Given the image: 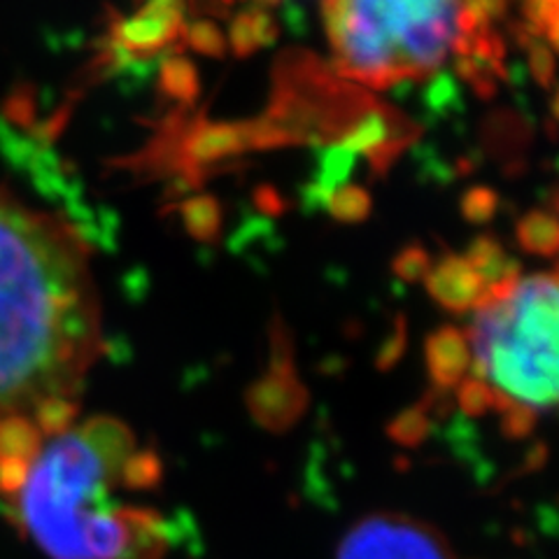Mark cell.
<instances>
[{"label": "cell", "instance_id": "obj_1", "mask_svg": "<svg viewBox=\"0 0 559 559\" xmlns=\"http://www.w3.org/2000/svg\"><path fill=\"white\" fill-rule=\"evenodd\" d=\"M159 476L124 423L75 404L0 425V501L51 559H164L166 520L127 499Z\"/></svg>", "mask_w": 559, "mask_h": 559}, {"label": "cell", "instance_id": "obj_2", "mask_svg": "<svg viewBox=\"0 0 559 559\" xmlns=\"http://www.w3.org/2000/svg\"><path fill=\"white\" fill-rule=\"evenodd\" d=\"M103 349L90 252L0 189V425L75 404Z\"/></svg>", "mask_w": 559, "mask_h": 559}, {"label": "cell", "instance_id": "obj_3", "mask_svg": "<svg viewBox=\"0 0 559 559\" xmlns=\"http://www.w3.org/2000/svg\"><path fill=\"white\" fill-rule=\"evenodd\" d=\"M474 378L495 408L527 413L559 406V280L520 277L501 299L485 301L471 324Z\"/></svg>", "mask_w": 559, "mask_h": 559}, {"label": "cell", "instance_id": "obj_4", "mask_svg": "<svg viewBox=\"0 0 559 559\" xmlns=\"http://www.w3.org/2000/svg\"><path fill=\"white\" fill-rule=\"evenodd\" d=\"M462 0H322L338 75L373 90L431 75L460 38Z\"/></svg>", "mask_w": 559, "mask_h": 559}, {"label": "cell", "instance_id": "obj_5", "mask_svg": "<svg viewBox=\"0 0 559 559\" xmlns=\"http://www.w3.org/2000/svg\"><path fill=\"white\" fill-rule=\"evenodd\" d=\"M336 559H457V555L433 524L406 513L376 511L343 534Z\"/></svg>", "mask_w": 559, "mask_h": 559}, {"label": "cell", "instance_id": "obj_6", "mask_svg": "<svg viewBox=\"0 0 559 559\" xmlns=\"http://www.w3.org/2000/svg\"><path fill=\"white\" fill-rule=\"evenodd\" d=\"M252 417L269 431L292 429L308 406V392L294 366V349L285 324L275 320L271 334V366L245 394Z\"/></svg>", "mask_w": 559, "mask_h": 559}, {"label": "cell", "instance_id": "obj_7", "mask_svg": "<svg viewBox=\"0 0 559 559\" xmlns=\"http://www.w3.org/2000/svg\"><path fill=\"white\" fill-rule=\"evenodd\" d=\"M250 150H264L259 121H236V124H207V121L203 124L201 121L185 140V154L194 168L226 162Z\"/></svg>", "mask_w": 559, "mask_h": 559}, {"label": "cell", "instance_id": "obj_8", "mask_svg": "<svg viewBox=\"0 0 559 559\" xmlns=\"http://www.w3.org/2000/svg\"><path fill=\"white\" fill-rule=\"evenodd\" d=\"M427 292L445 310L466 312L471 308L483 306L487 285L464 257L448 254L427 275Z\"/></svg>", "mask_w": 559, "mask_h": 559}, {"label": "cell", "instance_id": "obj_9", "mask_svg": "<svg viewBox=\"0 0 559 559\" xmlns=\"http://www.w3.org/2000/svg\"><path fill=\"white\" fill-rule=\"evenodd\" d=\"M427 369L436 388L452 390L464 382L471 366V345L462 329L441 326L429 334L425 343Z\"/></svg>", "mask_w": 559, "mask_h": 559}, {"label": "cell", "instance_id": "obj_10", "mask_svg": "<svg viewBox=\"0 0 559 559\" xmlns=\"http://www.w3.org/2000/svg\"><path fill=\"white\" fill-rule=\"evenodd\" d=\"M277 38H280L277 22L261 8L245 10L231 22L229 43H231L234 55L240 59L257 55L259 49L273 45Z\"/></svg>", "mask_w": 559, "mask_h": 559}, {"label": "cell", "instance_id": "obj_11", "mask_svg": "<svg viewBox=\"0 0 559 559\" xmlns=\"http://www.w3.org/2000/svg\"><path fill=\"white\" fill-rule=\"evenodd\" d=\"M464 259L483 277L487 289L501 283H515V280H520L518 261L506 254L501 245L489 236H480L471 242Z\"/></svg>", "mask_w": 559, "mask_h": 559}, {"label": "cell", "instance_id": "obj_12", "mask_svg": "<svg viewBox=\"0 0 559 559\" xmlns=\"http://www.w3.org/2000/svg\"><path fill=\"white\" fill-rule=\"evenodd\" d=\"M515 238L520 248L536 257H557L559 254V217L546 210H530L518 226Z\"/></svg>", "mask_w": 559, "mask_h": 559}, {"label": "cell", "instance_id": "obj_13", "mask_svg": "<svg viewBox=\"0 0 559 559\" xmlns=\"http://www.w3.org/2000/svg\"><path fill=\"white\" fill-rule=\"evenodd\" d=\"M324 210L338 224H359L364 219H369L373 201L366 189L357 185H343L336 191H331Z\"/></svg>", "mask_w": 559, "mask_h": 559}, {"label": "cell", "instance_id": "obj_14", "mask_svg": "<svg viewBox=\"0 0 559 559\" xmlns=\"http://www.w3.org/2000/svg\"><path fill=\"white\" fill-rule=\"evenodd\" d=\"M189 234L199 240H215L222 231V207L213 197H199L185 205Z\"/></svg>", "mask_w": 559, "mask_h": 559}, {"label": "cell", "instance_id": "obj_15", "mask_svg": "<svg viewBox=\"0 0 559 559\" xmlns=\"http://www.w3.org/2000/svg\"><path fill=\"white\" fill-rule=\"evenodd\" d=\"M433 269L431 254L423 248V245H406L401 250L394 261H392V271L399 280L404 283H419V280H427V275Z\"/></svg>", "mask_w": 559, "mask_h": 559}, {"label": "cell", "instance_id": "obj_16", "mask_svg": "<svg viewBox=\"0 0 559 559\" xmlns=\"http://www.w3.org/2000/svg\"><path fill=\"white\" fill-rule=\"evenodd\" d=\"M460 205H462V217L468 224H487L497 215L499 194L489 187H471L464 191Z\"/></svg>", "mask_w": 559, "mask_h": 559}, {"label": "cell", "instance_id": "obj_17", "mask_svg": "<svg viewBox=\"0 0 559 559\" xmlns=\"http://www.w3.org/2000/svg\"><path fill=\"white\" fill-rule=\"evenodd\" d=\"M522 43H524V47H527L530 70H532L534 80L540 86H550L552 80H555V57L550 55V49L532 33H524Z\"/></svg>", "mask_w": 559, "mask_h": 559}, {"label": "cell", "instance_id": "obj_18", "mask_svg": "<svg viewBox=\"0 0 559 559\" xmlns=\"http://www.w3.org/2000/svg\"><path fill=\"white\" fill-rule=\"evenodd\" d=\"M164 82L168 86V92L173 96H180L185 100H191L199 92V82H197V73L191 63L182 61V59H175L166 66V73H164Z\"/></svg>", "mask_w": 559, "mask_h": 559}, {"label": "cell", "instance_id": "obj_19", "mask_svg": "<svg viewBox=\"0 0 559 559\" xmlns=\"http://www.w3.org/2000/svg\"><path fill=\"white\" fill-rule=\"evenodd\" d=\"M189 43L197 51L205 57H224L226 55V38L224 33L213 22H199L189 28Z\"/></svg>", "mask_w": 559, "mask_h": 559}, {"label": "cell", "instance_id": "obj_20", "mask_svg": "<svg viewBox=\"0 0 559 559\" xmlns=\"http://www.w3.org/2000/svg\"><path fill=\"white\" fill-rule=\"evenodd\" d=\"M460 404L464 408V413L471 415H480L485 411H492L495 408V394L487 390V384L471 378L466 382H462L460 388Z\"/></svg>", "mask_w": 559, "mask_h": 559}, {"label": "cell", "instance_id": "obj_21", "mask_svg": "<svg viewBox=\"0 0 559 559\" xmlns=\"http://www.w3.org/2000/svg\"><path fill=\"white\" fill-rule=\"evenodd\" d=\"M427 431V417L425 413L415 408V411H408L401 415L394 427H392V436L399 441H406V443H413L417 439H423V433Z\"/></svg>", "mask_w": 559, "mask_h": 559}, {"label": "cell", "instance_id": "obj_22", "mask_svg": "<svg viewBox=\"0 0 559 559\" xmlns=\"http://www.w3.org/2000/svg\"><path fill=\"white\" fill-rule=\"evenodd\" d=\"M454 100H457V90H454L452 78H436L429 86V96H427L429 110L445 115L452 110Z\"/></svg>", "mask_w": 559, "mask_h": 559}, {"label": "cell", "instance_id": "obj_23", "mask_svg": "<svg viewBox=\"0 0 559 559\" xmlns=\"http://www.w3.org/2000/svg\"><path fill=\"white\" fill-rule=\"evenodd\" d=\"M254 205L261 210V215H280L285 213V201L280 191L273 187H259L254 191Z\"/></svg>", "mask_w": 559, "mask_h": 559}, {"label": "cell", "instance_id": "obj_24", "mask_svg": "<svg viewBox=\"0 0 559 559\" xmlns=\"http://www.w3.org/2000/svg\"><path fill=\"white\" fill-rule=\"evenodd\" d=\"M404 347H406V324L399 320L396 334L392 338H388V343H384L380 349V366L394 364L401 357V353H404Z\"/></svg>", "mask_w": 559, "mask_h": 559}, {"label": "cell", "instance_id": "obj_25", "mask_svg": "<svg viewBox=\"0 0 559 559\" xmlns=\"http://www.w3.org/2000/svg\"><path fill=\"white\" fill-rule=\"evenodd\" d=\"M540 5H544V12H546V22H544V28L550 20H559V0H540Z\"/></svg>", "mask_w": 559, "mask_h": 559}, {"label": "cell", "instance_id": "obj_26", "mask_svg": "<svg viewBox=\"0 0 559 559\" xmlns=\"http://www.w3.org/2000/svg\"><path fill=\"white\" fill-rule=\"evenodd\" d=\"M552 115L559 119V90H557V94L552 98Z\"/></svg>", "mask_w": 559, "mask_h": 559}, {"label": "cell", "instance_id": "obj_27", "mask_svg": "<svg viewBox=\"0 0 559 559\" xmlns=\"http://www.w3.org/2000/svg\"><path fill=\"white\" fill-rule=\"evenodd\" d=\"M259 3H264V5H275V3H280V0H259Z\"/></svg>", "mask_w": 559, "mask_h": 559}, {"label": "cell", "instance_id": "obj_28", "mask_svg": "<svg viewBox=\"0 0 559 559\" xmlns=\"http://www.w3.org/2000/svg\"><path fill=\"white\" fill-rule=\"evenodd\" d=\"M555 210H557V213H559V197L555 199Z\"/></svg>", "mask_w": 559, "mask_h": 559}]
</instances>
